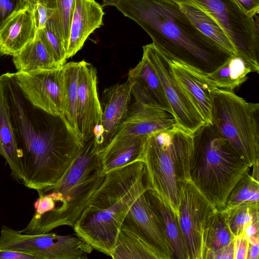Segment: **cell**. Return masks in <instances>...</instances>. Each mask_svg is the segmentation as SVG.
<instances>
[{"label":"cell","mask_w":259,"mask_h":259,"mask_svg":"<svg viewBox=\"0 0 259 259\" xmlns=\"http://www.w3.org/2000/svg\"><path fill=\"white\" fill-rule=\"evenodd\" d=\"M127 78L132 83L134 101L162 108L172 113L160 80L145 58L142 56L140 62L130 70Z\"/></svg>","instance_id":"cell-18"},{"label":"cell","mask_w":259,"mask_h":259,"mask_svg":"<svg viewBox=\"0 0 259 259\" xmlns=\"http://www.w3.org/2000/svg\"><path fill=\"white\" fill-rule=\"evenodd\" d=\"M210 124L250 167L258 161V103L217 88L212 92Z\"/></svg>","instance_id":"cell-7"},{"label":"cell","mask_w":259,"mask_h":259,"mask_svg":"<svg viewBox=\"0 0 259 259\" xmlns=\"http://www.w3.org/2000/svg\"><path fill=\"white\" fill-rule=\"evenodd\" d=\"M172 74L205 123H210L212 92L217 88L213 82L195 69L170 59Z\"/></svg>","instance_id":"cell-15"},{"label":"cell","mask_w":259,"mask_h":259,"mask_svg":"<svg viewBox=\"0 0 259 259\" xmlns=\"http://www.w3.org/2000/svg\"><path fill=\"white\" fill-rule=\"evenodd\" d=\"M178 5L181 10L201 32L227 51L235 54L231 42L220 25L212 18L195 6Z\"/></svg>","instance_id":"cell-29"},{"label":"cell","mask_w":259,"mask_h":259,"mask_svg":"<svg viewBox=\"0 0 259 259\" xmlns=\"http://www.w3.org/2000/svg\"><path fill=\"white\" fill-rule=\"evenodd\" d=\"M258 71V66L234 54L207 75L218 88L233 92L248 79L249 73Z\"/></svg>","instance_id":"cell-23"},{"label":"cell","mask_w":259,"mask_h":259,"mask_svg":"<svg viewBox=\"0 0 259 259\" xmlns=\"http://www.w3.org/2000/svg\"><path fill=\"white\" fill-rule=\"evenodd\" d=\"M259 241L249 243L247 259H258Z\"/></svg>","instance_id":"cell-40"},{"label":"cell","mask_w":259,"mask_h":259,"mask_svg":"<svg viewBox=\"0 0 259 259\" xmlns=\"http://www.w3.org/2000/svg\"><path fill=\"white\" fill-rule=\"evenodd\" d=\"M79 69L80 62H71L62 66L63 116L71 128L79 136L77 123V106Z\"/></svg>","instance_id":"cell-26"},{"label":"cell","mask_w":259,"mask_h":259,"mask_svg":"<svg viewBox=\"0 0 259 259\" xmlns=\"http://www.w3.org/2000/svg\"><path fill=\"white\" fill-rule=\"evenodd\" d=\"M104 13L95 0H75L66 49L67 59L83 47L89 35L103 25Z\"/></svg>","instance_id":"cell-19"},{"label":"cell","mask_w":259,"mask_h":259,"mask_svg":"<svg viewBox=\"0 0 259 259\" xmlns=\"http://www.w3.org/2000/svg\"><path fill=\"white\" fill-rule=\"evenodd\" d=\"M148 136H130L112 139L100 151L104 172L133 162L143 161V152Z\"/></svg>","instance_id":"cell-21"},{"label":"cell","mask_w":259,"mask_h":259,"mask_svg":"<svg viewBox=\"0 0 259 259\" xmlns=\"http://www.w3.org/2000/svg\"><path fill=\"white\" fill-rule=\"evenodd\" d=\"M249 242L245 235L234 237V259H247Z\"/></svg>","instance_id":"cell-36"},{"label":"cell","mask_w":259,"mask_h":259,"mask_svg":"<svg viewBox=\"0 0 259 259\" xmlns=\"http://www.w3.org/2000/svg\"><path fill=\"white\" fill-rule=\"evenodd\" d=\"M56 0H38L31 7L32 15L36 31L43 29L48 21L56 14Z\"/></svg>","instance_id":"cell-34"},{"label":"cell","mask_w":259,"mask_h":259,"mask_svg":"<svg viewBox=\"0 0 259 259\" xmlns=\"http://www.w3.org/2000/svg\"><path fill=\"white\" fill-rule=\"evenodd\" d=\"M176 124L175 117L171 112L162 108L134 101L112 139L130 136H149Z\"/></svg>","instance_id":"cell-16"},{"label":"cell","mask_w":259,"mask_h":259,"mask_svg":"<svg viewBox=\"0 0 259 259\" xmlns=\"http://www.w3.org/2000/svg\"><path fill=\"white\" fill-rule=\"evenodd\" d=\"M11 73L23 95L33 106L48 113L63 116L62 67L30 73Z\"/></svg>","instance_id":"cell-12"},{"label":"cell","mask_w":259,"mask_h":259,"mask_svg":"<svg viewBox=\"0 0 259 259\" xmlns=\"http://www.w3.org/2000/svg\"><path fill=\"white\" fill-rule=\"evenodd\" d=\"M31 7L26 5L15 12L0 28V54L13 56L35 37Z\"/></svg>","instance_id":"cell-20"},{"label":"cell","mask_w":259,"mask_h":259,"mask_svg":"<svg viewBox=\"0 0 259 259\" xmlns=\"http://www.w3.org/2000/svg\"><path fill=\"white\" fill-rule=\"evenodd\" d=\"M252 166L253 167V168L252 175L251 176L255 180L258 181V161L255 162Z\"/></svg>","instance_id":"cell-41"},{"label":"cell","mask_w":259,"mask_h":259,"mask_svg":"<svg viewBox=\"0 0 259 259\" xmlns=\"http://www.w3.org/2000/svg\"><path fill=\"white\" fill-rule=\"evenodd\" d=\"M258 210V202H244L226 206L220 212L235 237L243 234L248 226L259 222Z\"/></svg>","instance_id":"cell-30"},{"label":"cell","mask_w":259,"mask_h":259,"mask_svg":"<svg viewBox=\"0 0 259 259\" xmlns=\"http://www.w3.org/2000/svg\"><path fill=\"white\" fill-rule=\"evenodd\" d=\"M244 12L249 16H255L259 12V0H235Z\"/></svg>","instance_id":"cell-37"},{"label":"cell","mask_w":259,"mask_h":259,"mask_svg":"<svg viewBox=\"0 0 259 259\" xmlns=\"http://www.w3.org/2000/svg\"><path fill=\"white\" fill-rule=\"evenodd\" d=\"M0 259H35L29 254L2 248L0 247Z\"/></svg>","instance_id":"cell-38"},{"label":"cell","mask_w":259,"mask_h":259,"mask_svg":"<svg viewBox=\"0 0 259 259\" xmlns=\"http://www.w3.org/2000/svg\"><path fill=\"white\" fill-rule=\"evenodd\" d=\"M171 60L207 75L234 54L201 32L171 0H117L113 4Z\"/></svg>","instance_id":"cell-2"},{"label":"cell","mask_w":259,"mask_h":259,"mask_svg":"<svg viewBox=\"0 0 259 259\" xmlns=\"http://www.w3.org/2000/svg\"><path fill=\"white\" fill-rule=\"evenodd\" d=\"M0 155L6 160L13 178L23 180L15 132L6 99L0 89Z\"/></svg>","instance_id":"cell-24"},{"label":"cell","mask_w":259,"mask_h":259,"mask_svg":"<svg viewBox=\"0 0 259 259\" xmlns=\"http://www.w3.org/2000/svg\"><path fill=\"white\" fill-rule=\"evenodd\" d=\"M0 247L26 253L35 259H84L93 248L77 234L55 233L28 234L3 226Z\"/></svg>","instance_id":"cell-9"},{"label":"cell","mask_w":259,"mask_h":259,"mask_svg":"<svg viewBox=\"0 0 259 259\" xmlns=\"http://www.w3.org/2000/svg\"><path fill=\"white\" fill-rule=\"evenodd\" d=\"M15 132L24 185L39 192L56 186L84 145L63 116L33 106L23 95L12 73L0 75Z\"/></svg>","instance_id":"cell-1"},{"label":"cell","mask_w":259,"mask_h":259,"mask_svg":"<svg viewBox=\"0 0 259 259\" xmlns=\"http://www.w3.org/2000/svg\"><path fill=\"white\" fill-rule=\"evenodd\" d=\"M234 240V237L221 212L217 210L210 216L202 234V259H211L217 251L226 247Z\"/></svg>","instance_id":"cell-28"},{"label":"cell","mask_w":259,"mask_h":259,"mask_svg":"<svg viewBox=\"0 0 259 259\" xmlns=\"http://www.w3.org/2000/svg\"><path fill=\"white\" fill-rule=\"evenodd\" d=\"M120 230L137 235L160 253L164 259L173 258L163 224L149 199L147 189L136 199Z\"/></svg>","instance_id":"cell-13"},{"label":"cell","mask_w":259,"mask_h":259,"mask_svg":"<svg viewBox=\"0 0 259 259\" xmlns=\"http://www.w3.org/2000/svg\"><path fill=\"white\" fill-rule=\"evenodd\" d=\"M25 3L29 5L30 7H32L33 5H34L38 0H23Z\"/></svg>","instance_id":"cell-43"},{"label":"cell","mask_w":259,"mask_h":259,"mask_svg":"<svg viewBox=\"0 0 259 259\" xmlns=\"http://www.w3.org/2000/svg\"><path fill=\"white\" fill-rule=\"evenodd\" d=\"M234 259V240L226 247L215 252L211 259Z\"/></svg>","instance_id":"cell-39"},{"label":"cell","mask_w":259,"mask_h":259,"mask_svg":"<svg viewBox=\"0 0 259 259\" xmlns=\"http://www.w3.org/2000/svg\"><path fill=\"white\" fill-rule=\"evenodd\" d=\"M37 34L51 53L57 63L62 66L67 59L66 48L63 38L53 18L50 19Z\"/></svg>","instance_id":"cell-31"},{"label":"cell","mask_w":259,"mask_h":259,"mask_svg":"<svg viewBox=\"0 0 259 259\" xmlns=\"http://www.w3.org/2000/svg\"><path fill=\"white\" fill-rule=\"evenodd\" d=\"M117 0H102L103 3L101 5L102 7L107 6H113L114 3Z\"/></svg>","instance_id":"cell-42"},{"label":"cell","mask_w":259,"mask_h":259,"mask_svg":"<svg viewBox=\"0 0 259 259\" xmlns=\"http://www.w3.org/2000/svg\"><path fill=\"white\" fill-rule=\"evenodd\" d=\"M143 57L153 68L160 80L176 125L193 134L205 123L176 80L170 59L153 43L143 46Z\"/></svg>","instance_id":"cell-11"},{"label":"cell","mask_w":259,"mask_h":259,"mask_svg":"<svg viewBox=\"0 0 259 259\" xmlns=\"http://www.w3.org/2000/svg\"><path fill=\"white\" fill-rule=\"evenodd\" d=\"M26 5L23 0H0V28L15 12Z\"/></svg>","instance_id":"cell-35"},{"label":"cell","mask_w":259,"mask_h":259,"mask_svg":"<svg viewBox=\"0 0 259 259\" xmlns=\"http://www.w3.org/2000/svg\"><path fill=\"white\" fill-rule=\"evenodd\" d=\"M132 83L127 79L117 83L103 92L102 98L103 144L102 149L115 135L118 127L125 118L132 103Z\"/></svg>","instance_id":"cell-17"},{"label":"cell","mask_w":259,"mask_h":259,"mask_svg":"<svg viewBox=\"0 0 259 259\" xmlns=\"http://www.w3.org/2000/svg\"><path fill=\"white\" fill-rule=\"evenodd\" d=\"M110 257L113 259H164L163 256L137 235L120 230Z\"/></svg>","instance_id":"cell-27"},{"label":"cell","mask_w":259,"mask_h":259,"mask_svg":"<svg viewBox=\"0 0 259 259\" xmlns=\"http://www.w3.org/2000/svg\"><path fill=\"white\" fill-rule=\"evenodd\" d=\"M12 57L17 71L30 73L62 67L57 63L37 34L33 40Z\"/></svg>","instance_id":"cell-25"},{"label":"cell","mask_w":259,"mask_h":259,"mask_svg":"<svg viewBox=\"0 0 259 259\" xmlns=\"http://www.w3.org/2000/svg\"><path fill=\"white\" fill-rule=\"evenodd\" d=\"M150 188L142 161L106 174L74 224L75 234L94 249L110 256L127 212L137 197Z\"/></svg>","instance_id":"cell-3"},{"label":"cell","mask_w":259,"mask_h":259,"mask_svg":"<svg viewBox=\"0 0 259 259\" xmlns=\"http://www.w3.org/2000/svg\"><path fill=\"white\" fill-rule=\"evenodd\" d=\"M102 120L97 70L92 64L82 60L78 75L77 123L79 135L84 142L94 136L103 138Z\"/></svg>","instance_id":"cell-14"},{"label":"cell","mask_w":259,"mask_h":259,"mask_svg":"<svg viewBox=\"0 0 259 259\" xmlns=\"http://www.w3.org/2000/svg\"><path fill=\"white\" fill-rule=\"evenodd\" d=\"M198 7L222 27L235 54L259 66L258 20L246 15L235 0H171Z\"/></svg>","instance_id":"cell-8"},{"label":"cell","mask_w":259,"mask_h":259,"mask_svg":"<svg viewBox=\"0 0 259 259\" xmlns=\"http://www.w3.org/2000/svg\"><path fill=\"white\" fill-rule=\"evenodd\" d=\"M178 191V220L190 259H202L204 228L218 210L191 180L179 182Z\"/></svg>","instance_id":"cell-10"},{"label":"cell","mask_w":259,"mask_h":259,"mask_svg":"<svg viewBox=\"0 0 259 259\" xmlns=\"http://www.w3.org/2000/svg\"><path fill=\"white\" fill-rule=\"evenodd\" d=\"M100 150L94 136L84 142L58 184L38 193L35 213L26 227L20 230L21 233L41 234L62 226L73 227L104 179Z\"/></svg>","instance_id":"cell-4"},{"label":"cell","mask_w":259,"mask_h":259,"mask_svg":"<svg viewBox=\"0 0 259 259\" xmlns=\"http://www.w3.org/2000/svg\"><path fill=\"white\" fill-rule=\"evenodd\" d=\"M193 148V134L176 124L149 135L144 146L143 162L151 187L177 216L178 182L191 180Z\"/></svg>","instance_id":"cell-6"},{"label":"cell","mask_w":259,"mask_h":259,"mask_svg":"<svg viewBox=\"0 0 259 259\" xmlns=\"http://www.w3.org/2000/svg\"><path fill=\"white\" fill-rule=\"evenodd\" d=\"M193 137L191 180L220 211L234 186L250 167L210 123L203 124Z\"/></svg>","instance_id":"cell-5"},{"label":"cell","mask_w":259,"mask_h":259,"mask_svg":"<svg viewBox=\"0 0 259 259\" xmlns=\"http://www.w3.org/2000/svg\"><path fill=\"white\" fill-rule=\"evenodd\" d=\"M75 3V0H56V14L53 19L63 38L66 49Z\"/></svg>","instance_id":"cell-33"},{"label":"cell","mask_w":259,"mask_h":259,"mask_svg":"<svg viewBox=\"0 0 259 259\" xmlns=\"http://www.w3.org/2000/svg\"><path fill=\"white\" fill-rule=\"evenodd\" d=\"M258 181L248 172L232 189L227 198L225 207L235 205L244 202H258Z\"/></svg>","instance_id":"cell-32"},{"label":"cell","mask_w":259,"mask_h":259,"mask_svg":"<svg viewBox=\"0 0 259 259\" xmlns=\"http://www.w3.org/2000/svg\"><path fill=\"white\" fill-rule=\"evenodd\" d=\"M147 193L163 224L173 258L190 259L178 216L164 199L152 188L148 189Z\"/></svg>","instance_id":"cell-22"}]
</instances>
